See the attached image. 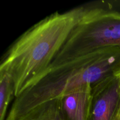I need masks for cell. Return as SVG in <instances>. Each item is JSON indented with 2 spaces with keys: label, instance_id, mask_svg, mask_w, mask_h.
Returning a JSON list of instances; mask_svg holds the SVG:
<instances>
[{
  "label": "cell",
  "instance_id": "4",
  "mask_svg": "<svg viewBox=\"0 0 120 120\" xmlns=\"http://www.w3.org/2000/svg\"><path fill=\"white\" fill-rule=\"evenodd\" d=\"M120 105V80L115 74L93 86L89 120H113Z\"/></svg>",
  "mask_w": 120,
  "mask_h": 120
},
{
  "label": "cell",
  "instance_id": "7",
  "mask_svg": "<svg viewBox=\"0 0 120 120\" xmlns=\"http://www.w3.org/2000/svg\"><path fill=\"white\" fill-rule=\"evenodd\" d=\"M15 98L14 83L5 73H0V120H5L11 101Z\"/></svg>",
  "mask_w": 120,
  "mask_h": 120
},
{
  "label": "cell",
  "instance_id": "3",
  "mask_svg": "<svg viewBox=\"0 0 120 120\" xmlns=\"http://www.w3.org/2000/svg\"><path fill=\"white\" fill-rule=\"evenodd\" d=\"M112 48H120V12L102 8H86L49 68Z\"/></svg>",
  "mask_w": 120,
  "mask_h": 120
},
{
  "label": "cell",
  "instance_id": "8",
  "mask_svg": "<svg viewBox=\"0 0 120 120\" xmlns=\"http://www.w3.org/2000/svg\"><path fill=\"white\" fill-rule=\"evenodd\" d=\"M113 120H120V105L118 111H117V114H116V116H115Z\"/></svg>",
  "mask_w": 120,
  "mask_h": 120
},
{
  "label": "cell",
  "instance_id": "9",
  "mask_svg": "<svg viewBox=\"0 0 120 120\" xmlns=\"http://www.w3.org/2000/svg\"><path fill=\"white\" fill-rule=\"evenodd\" d=\"M115 74H116V75H117V76H118V78H119V79L120 80V67L119 68H118V70H117V71L115 72Z\"/></svg>",
  "mask_w": 120,
  "mask_h": 120
},
{
  "label": "cell",
  "instance_id": "6",
  "mask_svg": "<svg viewBox=\"0 0 120 120\" xmlns=\"http://www.w3.org/2000/svg\"><path fill=\"white\" fill-rule=\"evenodd\" d=\"M19 120H65L61 109L60 98L41 104Z\"/></svg>",
  "mask_w": 120,
  "mask_h": 120
},
{
  "label": "cell",
  "instance_id": "5",
  "mask_svg": "<svg viewBox=\"0 0 120 120\" xmlns=\"http://www.w3.org/2000/svg\"><path fill=\"white\" fill-rule=\"evenodd\" d=\"M93 86L87 85L60 98L65 120H89L92 101Z\"/></svg>",
  "mask_w": 120,
  "mask_h": 120
},
{
  "label": "cell",
  "instance_id": "1",
  "mask_svg": "<svg viewBox=\"0 0 120 120\" xmlns=\"http://www.w3.org/2000/svg\"><path fill=\"white\" fill-rule=\"evenodd\" d=\"M85 9L79 7L50 14L30 27L9 47L1 59L0 73L7 74L11 78L15 98L50 66Z\"/></svg>",
  "mask_w": 120,
  "mask_h": 120
},
{
  "label": "cell",
  "instance_id": "2",
  "mask_svg": "<svg viewBox=\"0 0 120 120\" xmlns=\"http://www.w3.org/2000/svg\"><path fill=\"white\" fill-rule=\"evenodd\" d=\"M120 67V48H106L49 68L15 97L5 120H19L41 104L93 86Z\"/></svg>",
  "mask_w": 120,
  "mask_h": 120
}]
</instances>
